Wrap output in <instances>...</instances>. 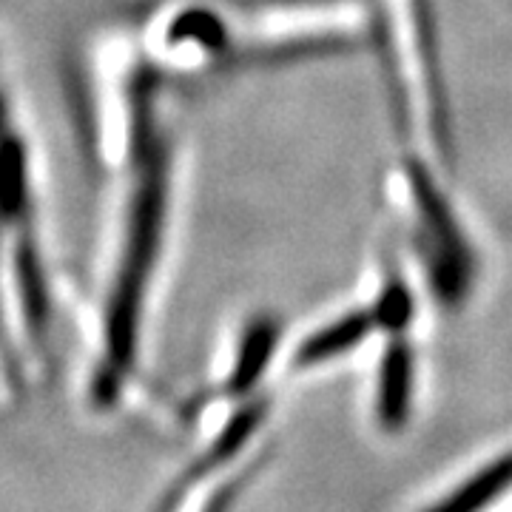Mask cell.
I'll list each match as a JSON object with an SVG mask.
<instances>
[{
	"label": "cell",
	"instance_id": "cell-1",
	"mask_svg": "<svg viewBox=\"0 0 512 512\" xmlns=\"http://www.w3.org/2000/svg\"><path fill=\"white\" fill-rule=\"evenodd\" d=\"M165 180H168V165H165L163 148L148 131L140 137V171L128 211L126 245H123V259L117 268L109 313H106V376L97 382L100 396H109L114 382L126 373L134 359L143 293L163 234L165 194H168Z\"/></svg>",
	"mask_w": 512,
	"mask_h": 512
},
{
	"label": "cell",
	"instance_id": "cell-2",
	"mask_svg": "<svg viewBox=\"0 0 512 512\" xmlns=\"http://www.w3.org/2000/svg\"><path fill=\"white\" fill-rule=\"evenodd\" d=\"M512 487V453H504L478 470L476 476L467 478L458 490L447 495L441 504L427 512H484L490 504H495L501 495Z\"/></svg>",
	"mask_w": 512,
	"mask_h": 512
},
{
	"label": "cell",
	"instance_id": "cell-3",
	"mask_svg": "<svg viewBox=\"0 0 512 512\" xmlns=\"http://www.w3.org/2000/svg\"><path fill=\"white\" fill-rule=\"evenodd\" d=\"M410 387H413V359L404 345L387 350L379 379V419L384 427L396 430L407 419L410 407Z\"/></svg>",
	"mask_w": 512,
	"mask_h": 512
},
{
	"label": "cell",
	"instance_id": "cell-4",
	"mask_svg": "<svg viewBox=\"0 0 512 512\" xmlns=\"http://www.w3.org/2000/svg\"><path fill=\"white\" fill-rule=\"evenodd\" d=\"M370 325H373L370 316L356 313V316H345L342 322H336V325H330V328L319 330V333L311 336V339L302 345V350L296 353V365H319V362H325L330 356H339V353H345V350L356 348V345L365 339V333L370 330Z\"/></svg>",
	"mask_w": 512,
	"mask_h": 512
},
{
	"label": "cell",
	"instance_id": "cell-5",
	"mask_svg": "<svg viewBox=\"0 0 512 512\" xmlns=\"http://www.w3.org/2000/svg\"><path fill=\"white\" fill-rule=\"evenodd\" d=\"M276 342V325L262 319L256 322L254 328L248 330L245 342H242V353L237 359V370H234V379H231V390L234 393H242L248 390L251 384L265 373V365L271 359V350H274Z\"/></svg>",
	"mask_w": 512,
	"mask_h": 512
},
{
	"label": "cell",
	"instance_id": "cell-6",
	"mask_svg": "<svg viewBox=\"0 0 512 512\" xmlns=\"http://www.w3.org/2000/svg\"><path fill=\"white\" fill-rule=\"evenodd\" d=\"M410 316V299L402 288H390L384 293L382 305H379V322L390 325V328H402Z\"/></svg>",
	"mask_w": 512,
	"mask_h": 512
},
{
	"label": "cell",
	"instance_id": "cell-7",
	"mask_svg": "<svg viewBox=\"0 0 512 512\" xmlns=\"http://www.w3.org/2000/svg\"><path fill=\"white\" fill-rule=\"evenodd\" d=\"M231 493H234V487H225V490H222V493L217 495V498H214L211 504H208V510H205V512H225V510H228V504H231Z\"/></svg>",
	"mask_w": 512,
	"mask_h": 512
}]
</instances>
